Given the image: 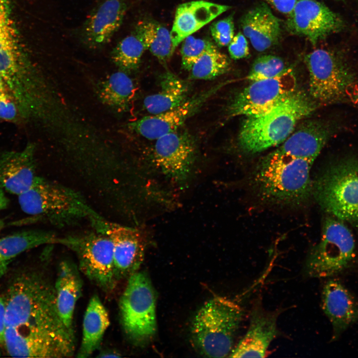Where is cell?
Returning a JSON list of instances; mask_svg holds the SVG:
<instances>
[{"mask_svg":"<svg viewBox=\"0 0 358 358\" xmlns=\"http://www.w3.org/2000/svg\"><path fill=\"white\" fill-rule=\"evenodd\" d=\"M2 295L5 302L3 342L19 358L71 357L75 337L63 323L56 303L54 283L43 271L16 273Z\"/></svg>","mask_w":358,"mask_h":358,"instance_id":"cell-1","label":"cell"},{"mask_svg":"<svg viewBox=\"0 0 358 358\" xmlns=\"http://www.w3.org/2000/svg\"><path fill=\"white\" fill-rule=\"evenodd\" d=\"M313 162L274 151L264 158L252 175L251 182L263 201L297 206L312 195L310 172Z\"/></svg>","mask_w":358,"mask_h":358,"instance_id":"cell-2","label":"cell"},{"mask_svg":"<svg viewBox=\"0 0 358 358\" xmlns=\"http://www.w3.org/2000/svg\"><path fill=\"white\" fill-rule=\"evenodd\" d=\"M316 107L304 93L295 90L267 110L247 116L239 133L240 148L245 153L256 154L281 144L298 121Z\"/></svg>","mask_w":358,"mask_h":358,"instance_id":"cell-3","label":"cell"},{"mask_svg":"<svg viewBox=\"0 0 358 358\" xmlns=\"http://www.w3.org/2000/svg\"><path fill=\"white\" fill-rule=\"evenodd\" d=\"M18 202L25 213L59 227L76 224L85 219L93 227L103 218L79 192L38 176L28 189L18 195Z\"/></svg>","mask_w":358,"mask_h":358,"instance_id":"cell-4","label":"cell"},{"mask_svg":"<svg viewBox=\"0 0 358 358\" xmlns=\"http://www.w3.org/2000/svg\"><path fill=\"white\" fill-rule=\"evenodd\" d=\"M244 316L234 302L216 296L206 302L196 314L191 335L196 350L210 358L228 357Z\"/></svg>","mask_w":358,"mask_h":358,"instance_id":"cell-5","label":"cell"},{"mask_svg":"<svg viewBox=\"0 0 358 358\" xmlns=\"http://www.w3.org/2000/svg\"><path fill=\"white\" fill-rule=\"evenodd\" d=\"M312 194L331 216L358 224V158H346L327 167L313 182Z\"/></svg>","mask_w":358,"mask_h":358,"instance_id":"cell-6","label":"cell"},{"mask_svg":"<svg viewBox=\"0 0 358 358\" xmlns=\"http://www.w3.org/2000/svg\"><path fill=\"white\" fill-rule=\"evenodd\" d=\"M322 231L319 242L311 250L305 263V271L311 277L342 273L353 265L356 258L354 237L344 221L328 216Z\"/></svg>","mask_w":358,"mask_h":358,"instance_id":"cell-7","label":"cell"},{"mask_svg":"<svg viewBox=\"0 0 358 358\" xmlns=\"http://www.w3.org/2000/svg\"><path fill=\"white\" fill-rule=\"evenodd\" d=\"M156 303L155 290L146 272L137 271L128 278L119 307L124 332L134 344H146L154 337Z\"/></svg>","mask_w":358,"mask_h":358,"instance_id":"cell-8","label":"cell"},{"mask_svg":"<svg viewBox=\"0 0 358 358\" xmlns=\"http://www.w3.org/2000/svg\"><path fill=\"white\" fill-rule=\"evenodd\" d=\"M309 73V92L319 103H334L349 99L348 93L355 85L354 72L343 57L317 49L305 58Z\"/></svg>","mask_w":358,"mask_h":358,"instance_id":"cell-9","label":"cell"},{"mask_svg":"<svg viewBox=\"0 0 358 358\" xmlns=\"http://www.w3.org/2000/svg\"><path fill=\"white\" fill-rule=\"evenodd\" d=\"M62 245L75 252L79 269L90 280L104 291L114 288L113 246L107 235L94 230L69 235L63 237Z\"/></svg>","mask_w":358,"mask_h":358,"instance_id":"cell-10","label":"cell"},{"mask_svg":"<svg viewBox=\"0 0 358 358\" xmlns=\"http://www.w3.org/2000/svg\"><path fill=\"white\" fill-rule=\"evenodd\" d=\"M0 75L22 117L36 113L40 103L37 80L18 45L0 47Z\"/></svg>","mask_w":358,"mask_h":358,"instance_id":"cell-11","label":"cell"},{"mask_svg":"<svg viewBox=\"0 0 358 358\" xmlns=\"http://www.w3.org/2000/svg\"><path fill=\"white\" fill-rule=\"evenodd\" d=\"M296 80L290 69L275 77L253 81L230 104L227 115L249 116L269 109L295 90Z\"/></svg>","mask_w":358,"mask_h":358,"instance_id":"cell-12","label":"cell"},{"mask_svg":"<svg viewBox=\"0 0 358 358\" xmlns=\"http://www.w3.org/2000/svg\"><path fill=\"white\" fill-rule=\"evenodd\" d=\"M286 26L292 34L306 37L313 45L329 35L341 31L342 18L316 0H296L287 15Z\"/></svg>","mask_w":358,"mask_h":358,"instance_id":"cell-13","label":"cell"},{"mask_svg":"<svg viewBox=\"0 0 358 358\" xmlns=\"http://www.w3.org/2000/svg\"><path fill=\"white\" fill-rule=\"evenodd\" d=\"M154 156L164 174L179 183L188 178L196 155V144L186 131L178 130L157 139Z\"/></svg>","mask_w":358,"mask_h":358,"instance_id":"cell-14","label":"cell"},{"mask_svg":"<svg viewBox=\"0 0 358 358\" xmlns=\"http://www.w3.org/2000/svg\"><path fill=\"white\" fill-rule=\"evenodd\" d=\"M127 7L125 0H99L76 32L80 43L90 50L104 47L122 25Z\"/></svg>","mask_w":358,"mask_h":358,"instance_id":"cell-15","label":"cell"},{"mask_svg":"<svg viewBox=\"0 0 358 358\" xmlns=\"http://www.w3.org/2000/svg\"><path fill=\"white\" fill-rule=\"evenodd\" d=\"M219 84L189 97L185 102L166 112L143 117L128 124L129 128L146 139L156 140L179 129L222 87Z\"/></svg>","mask_w":358,"mask_h":358,"instance_id":"cell-16","label":"cell"},{"mask_svg":"<svg viewBox=\"0 0 358 358\" xmlns=\"http://www.w3.org/2000/svg\"><path fill=\"white\" fill-rule=\"evenodd\" d=\"M99 232L107 235L112 242L116 281L137 272L143 261L146 247L142 233L138 229L106 220Z\"/></svg>","mask_w":358,"mask_h":358,"instance_id":"cell-17","label":"cell"},{"mask_svg":"<svg viewBox=\"0 0 358 358\" xmlns=\"http://www.w3.org/2000/svg\"><path fill=\"white\" fill-rule=\"evenodd\" d=\"M279 311L265 310L259 303L252 309L249 328L229 357L264 358L276 336Z\"/></svg>","mask_w":358,"mask_h":358,"instance_id":"cell-18","label":"cell"},{"mask_svg":"<svg viewBox=\"0 0 358 358\" xmlns=\"http://www.w3.org/2000/svg\"><path fill=\"white\" fill-rule=\"evenodd\" d=\"M321 303L332 326L333 340L358 321V301L338 279H330L325 284Z\"/></svg>","mask_w":358,"mask_h":358,"instance_id":"cell-19","label":"cell"},{"mask_svg":"<svg viewBox=\"0 0 358 358\" xmlns=\"http://www.w3.org/2000/svg\"><path fill=\"white\" fill-rule=\"evenodd\" d=\"M35 149L29 143L20 151L0 153V188L18 195L32 185L37 177Z\"/></svg>","mask_w":358,"mask_h":358,"instance_id":"cell-20","label":"cell"},{"mask_svg":"<svg viewBox=\"0 0 358 358\" xmlns=\"http://www.w3.org/2000/svg\"><path fill=\"white\" fill-rule=\"evenodd\" d=\"M335 126L319 121L307 122L293 132L274 152L314 162Z\"/></svg>","mask_w":358,"mask_h":358,"instance_id":"cell-21","label":"cell"},{"mask_svg":"<svg viewBox=\"0 0 358 358\" xmlns=\"http://www.w3.org/2000/svg\"><path fill=\"white\" fill-rule=\"evenodd\" d=\"M230 6L204 0L191 1L179 4L177 8L171 31L176 49L186 37L191 35Z\"/></svg>","mask_w":358,"mask_h":358,"instance_id":"cell-22","label":"cell"},{"mask_svg":"<svg viewBox=\"0 0 358 358\" xmlns=\"http://www.w3.org/2000/svg\"><path fill=\"white\" fill-rule=\"evenodd\" d=\"M241 25L243 34L257 51H264L278 43L281 35L280 21L265 2L245 13L241 19Z\"/></svg>","mask_w":358,"mask_h":358,"instance_id":"cell-23","label":"cell"},{"mask_svg":"<svg viewBox=\"0 0 358 358\" xmlns=\"http://www.w3.org/2000/svg\"><path fill=\"white\" fill-rule=\"evenodd\" d=\"M83 283L77 267L68 261L60 264L54 283L56 303L60 318L75 336L73 320L77 302L82 295Z\"/></svg>","mask_w":358,"mask_h":358,"instance_id":"cell-24","label":"cell"},{"mask_svg":"<svg viewBox=\"0 0 358 358\" xmlns=\"http://www.w3.org/2000/svg\"><path fill=\"white\" fill-rule=\"evenodd\" d=\"M109 325L107 310L99 297L93 295L85 312L82 339L76 357L86 358L91 356L99 348Z\"/></svg>","mask_w":358,"mask_h":358,"instance_id":"cell-25","label":"cell"},{"mask_svg":"<svg viewBox=\"0 0 358 358\" xmlns=\"http://www.w3.org/2000/svg\"><path fill=\"white\" fill-rule=\"evenodd\" d=\"M160 84L159 92L146 96L143 101L144 108L151 115L171 110L189 98L188 83L170 72L161 75Z\"/></svg>","mask_w":358,"mask_h":358,"instance_id":"cell-26","label":"cell"},{"mask_svg":"<svg viewBox=\"0 0 358 358\" xmlns=\"http://www.w3.org/2000/svg\"><path fill=\"white\" fill-rule=\"evenodd\" d=\"M63 238L55 233L31 230L16 233L0 239V263L9 264L26 251L43 245H62Z\"/></svg>","mask_w":358,"mask_h":358,"instance_id":"cell-27","label":"cell"},{"mask_svg":"<svg viewBox=\"0 0 358 358\" xmlns=\"http://www.w3.org/2000/svg\"><path fill=\"white\" fill-rule=\"evenodd\" d=\"M97 93L103 104L122 112L130 108L135 95V87L127 73L119 70L99 84Z\"/></svg>","mask_w":358,"mask_h":358,"instance_id":"cell-28","label":"cell"},{"mask_svg":"<svg viewBox=\"0 0 358 358\" xmlns=\"http://www.w3.org/2000/svg\"><path fill=\"white\" fill-rule=\"evenodd\" d=\"M134 29L141 38L146 49L161 64H167L175 50L169 30L154 20L140 21Z\"/></svg>","mask_w":358,"mask_h":358,"instance_id":"cell-29","label":"cell"},{"mask_svg":"<svg viewBox=\"0 0 358 358\" xmlns=\"http://www.w3.org/2000/svg\"><path fill=\"white\" fill-rule=\"evenodd\" d=\"M146 50L142 40L134 29L114 47L111 58L119 70L130 73L136 70Z\"/></svg>","mask_w":358,"mask_h":358,"instance_id":"cell-30","label":"cell"},{"mask_svg":"<svg viewBox=\"0 0 358 358\" xmlns=\"http://www.w3.org/2000/svg\"><path fill=\"white\" fill-rule=\"evenodd\" d=\"M229 58L215 46L205 52L189 70L191 80H211L226 73L230 68Z\"/></svg>","mask_w":358,"mask_h":358,"instance_id":"cell-31","label":"cell"},{"mask_svg":"<svg viewBox=\"0 0 358 358\" xmlns=\"http://www.w3.org/2000/svg\"><path fill=\"white\" fill-rule=\"evenodd\" d=\"M287 69L284 61L279 57L264 55L255 60L247 79L253 82L272 78L281 75Z\"/></svg>","mask_w":358,"mask_h":358,"instance_id":"cell-32","label":"cell"},{"mask_svg":"<svg viewBox=\"0 0 358 358\" xmlns=\"http://www.w3.org/2000/svg\"><path fill=\"white\" fill-rule=\"evenodd\" d=\"M180 49L181 66L189 71L197 60L205 52L216 46L210 40L189 35L183 41Z\"/></svg>","mask_w":358,"mask_h":358,"instance_id":"cell-33","label":"cell"},{"mask_svg":"<svg viewBox=\"0 0 358 358\" xmlns=\"http://www.w3.org/2000/svg\"><path fill=\"white\" fill-rule=\"evenodd\" d=\"M17 44L9 0H0V47Z\"/></svg>","mask_w":358,"mask_h":358,"instance_id":"cell-34","label":"cell"},{"mask_svg":"<svg viewBox=\"0 0 358 358\" xmlns=\"http://www.w3.org/2000/svg\"><path fill=\"white\" fill-rule=\"evenodd\" d=\"M233 15L213 22L210 26L212 36L220 47L228 45L234 36Z\"/></svg>","mask_w":358,"mask_h":358,"instance_id":"cell-35","label":"cell"},{"mask_svg":"<svg viewBox=\"0 0 358 358\" xmlns=\"http://www.w3.org/2000/svg\"><path fill=\"white\" fill-rule=\"evenodd\" d=\"M22 117L19 108L14 98L9 93L0 96V119L8 121H16Z\"/></svg>","mask_w":358,"mask_h":358,"instance_id":"cell-36","label":"cell"},{"mask_svg":"<svg viewBox=\"0 0 358 358\" xmlns=\"http://www.w3.org/2000/svg\"><path fill=\"white\" fill-rule=\"evenodd\" d=\"M228 51L230 57L235 60L244 58L249 56L248 41L243 33L238 32L234 36L228 45Z\"/></svg>","mask_w":358,"mask_h":358,"instance_id":"cell-37","label":"cell"},{"mask_svg":"<svg viewBox=\"0 0 358 358\" xmlns=\"http://www.w3.org/2000/svg\"><path fill=\"white\" fill-rule=\"evenodd\" d=\"M276 10L288 15L292 11L296 0H264Z\"/></svg>","mask_w":358,"mask_h":358,"instance_id":"cell-38","label":"cell"},{"mask_svg":"<svg viewBox=\"0 0 358 358\" xmlns=\"http://www.w3.org/2000/svg\"><path fill=\"white\" fill-rule=\"evenodd\" d=\"M5 330V302L3 296L0 295V344L3 343Z\"/></svg>","mask_w":358,"mask_h":358,"instance_id":"cell-39","label":"cell"},{"mask_svg":"<svg viewBox=\"0 0 358 358\" xmlns=\"http://www.w3.org/2000/svg\"><path fill=\"white\" fill-rule=\"evenodd\" d=\"M348 95L349 99L358 105V86L354 85L349 90Z\"/></svg>","mask_w":358,"mask_h":358,"instance_id":"cell-40","label":"cell"},{"mask_svg":"<svg viewBox=\"0 0 358 358\" xmlns=\"http://www.w3.org/2000/svg\"><path fill=\"white\" fill-rule=\"evenodd\" d=\"M99 358H108V357H121L120 354L113 350H105L99 353V355L97 356Z\"/></svg>","mask_w":358,"mask_h":358,"instance_id":"cell-41","label":"cell"},{"mask_svg":"<svg viewBox=\"0 0 358 358\" xmlns=\"http://www.w3.org/2000/svg\"><path fill=\"white\" fill-rule=\"evenodd\" d=\"M8 204V199L5 196L3 190L0 188V210L7 207Z\"/></svg>","mask_w":358,"mask_h":358,"instance_id":"cell-42","label":"cell"},{"mask_svg":"<svg viewBox=\"0 0 358 358\" xmlns=\"http://www.w3.org/2000/svg\"><path fill=\"white\" fill-rule=\"evenodd\" d=\"M8 93H9L8 89L0 75V96Z\"/></svg>","mask_w":358,"mask_h":358,"instance_id":"cell-43","label":"cell"},{"mask_svg":"<svg viewBox=\"0 0 358 358\" xmlns=\"http://www.w3.org/2000/svg\"><path fill=\"white\" fill-rule=\"evenodd\" d=\"M9 264L0 263V278L6 273Z\"/></svg>","mask_w":358,"mask_h":358,"instance_id":"cell-44","label":"cell"},{"mask_svg":"<svg viewBox=\"0 0 358 358\" xmlns=\"http://www.w3.org/2000/svg\"><path fill=\"white\" fill-rule=\"evenodd\" d=\"M3 226V222L1 220H0V231L1 230V229L2 228Z\"/></svg>","mask_w":358,"mask_h":358,"instance_id":"cell-45","label":"cell"},{"mask_svg":"<svg viewBox=\"0 0 358 358\" xmlns=\"http://www.w3.org/2000/svg\"></svg>","mask_w":358,"mask_h":358,"instance_id":"cell-46","label":"cell"},{"mask_svg":"<svg viewBox=\"0 0 358 358\" xmlns=\"http://www.w3.org/2000/svg\"></svg>","mask_w":358,"mask_h":358,"instance_id":"cell-47","label":"cell"}]
</instances>
